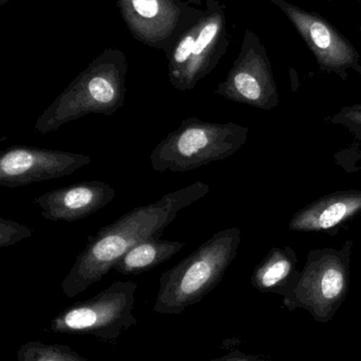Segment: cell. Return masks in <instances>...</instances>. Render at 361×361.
<instances>
[{
    "label": "cell",
    "instance_id": "cell-20",
    "mask_svg": "<svg viewBox=\"0 0 361 361\" xmlns=\"http://www.w3.org/2000/svg\"><path fill=\"white\" fill-rule=\"evenodd\" d=\"M6 1H8V0H0V4H4Z\"/></svg>",
    "mask_w": 361,
    "mask_h": 361
},
{
    "label": "cell",
    "instance_id": "cell-13",
    "mask_svg": "<svg viewBox=\"0 0 361 361\" xmlns=\"http://www.w3.org/2000/svg\"><path fill=\"white\" fill-rule=\"evenodd\" d=\"M118 4L134 36L155 47L170 38L182 16L175 0H118Z\"/></svg>",
    "mask_w": 361,
    "mask_h": 361
},
{
    "label": "cell",
    "instance_id": "cell-7",
    "mask_svg": "<svg viewBox=\"0 0 361 361\" xmlns=\"http://www.w3.org/2000/svg\"><path fill=\"white\" fill-rule=\"evenodd\" d=\"M216 94L256 109L271 111L279 105L277 85L262 46L247 34L243 48Z\"/></svg>",
    "mask_w": 361,
    "mask_h": 361
},
{
    "label": "cell",
    "instance_id": "cell-5",
    "mask_svg": "<svg viewBox=\"0 0 361 361\" xmlns=\"http://www.w3.org/2000/svg\"><path fill=\"white\" fill-rule=\"evenodd\" d=\"M354 243L348 240L341 247L316 248L307 261L283 305L290 311L304 310L316 322H331L349 292Z\"/></svg>",
    "mask_w": 361,
    "mask_h": 361
},
{
    "label": "cell",
    "instance_id": "cell-1",
    "mask_svg": "<svg viewBox=\"0 0 361 361\" xmlns=\"http://www.w3.org/2000/svg\"><path fill=\"white\" fill-rule=\"evenodd\" d=\"M211 191L201 180L163 195L158 201L138 206L102 227L88 238L76 257L61 288L68 298L85 292L99 282L134 246L148 239H159L178 212L205 197Z\"/></svg>",
    "mask_w": 361,
    "mask_h": 361
},
{
    "label": "cell",
    "instance_id": "cell-10",
    "mask_svg": "<svg viewBox=\"0 0 361 361\" xmlns=\"http://www.w3.org/2000/svg\"><path fill=\"white\" fill-rule=\"evenodd\" d=\"M116 190L103 180H83L47 191L34 199L42 218L54 222H74L107 206Z\"/></svg>",
    "mask_w": 361,
    "mask_h": 361
},
{
    "label": "cell",
    "instance_id": "cell-14",
    "mask_svg": "<svg viewBox=\"0 0 361 361\" xmlns=\"http://www.w3.org/2000/svg\"><path fill=\"white\" fill-rule=\"evenodd\" d=\"M294 248L273 247L259 263L251 276V284L261 293L284 297L294 286L300 271Z\"/></svg>",
    "mask_w": 361,
    "mask_h": 361
},
{
    "label": "cell",
    "instance_id": "cell-6",
    "mask_svg": "<svg viewBox=\"0 0 361 361\" xmlns=\"http://www.w3.org/2000/svg\"><path fill=\"white\" fill-rule=\"evenodd\" d=\"M137 288L134 281H114L93 298L64 310L51 322V331L89 335L106 343L118 341L137 324L133 314Z\"/></svg>",
    "mask_w": 361,
    "mask_h": 361
},
{
    "label": "cell",
    "instance_id": "cell-17",
    "mask_svg": "<svg viewBox=\"0 0 361 361\" xmlns=\"http://www.w3.org/2000/svg\"><path fill=\"white\" fill-rule=\"evenodd\" d=\"M324 121L345 127L354 139L361 142V104L345 106L336 114L328 116Z\"/></svg>",
    "mask_w": 361,
    "mask_h": 361
},
{
    "label": "cell",
    "instance_id": "cell-18",
    "mask_svg": "<svg viewBox=\"0 0 361 361\" xmlns=\"http://www.w3.org/2000/svg\"><path fill=\"white\" fill-rule=\"evenodd\" d=\"M33 231L25 225L10 219L0 218V247L15 245L23 240L32 237Z\"/></svg>",
    "mask_w": 361,
    "mask_h": 361
},
{
    "label": "cell",
    "instance_id": "cell-11",
    "mask_svg": "<svg viewBox=\"0 0 361 361\" xmlns=\"http://www.w3.org/2000/svg\"><path fill=\"white\" fill-rule=\"evenodd\" d=\"M361 214V189L339 190L324 195L301 208L288 228L302 233L335 235L339 227Z\"/></svg>",
    "mask_w": 361,
    "mask_h": 361
},
{
    "label": "cell",
    "instance_id": "cell-4",
    "mask_svg": "<svg viewBox=\"0 0 361 361\" xmlns=\"http://www.w3.org/2000/svg\"><path fill=\"white\" fill-rule=\"evenodd\" d=\"M249 131L237 123L186 118L155 147L150 165L157 173H189L237 154L247 142Z\"/></svg>",
    "mask_w": 361,
    "mask_h": 361
},
{
    "label": "cell",
    "instance_id": "cell-9",
    "mask_svg": "<svg viewBox=\"0 0 361 361\" xmlns=\"http://www.w3.org/2000/svg\"><path fill=\"white\" fill-rule=\"evenodd\" d=\"M288 17L317 59L322 70L343 78L348 70L360 73V54L332 25L319 15L307 12L285 0H271Z\"/></svg>",
    "mask_w": 361,
    "mask_h": 361
},
{
    "label": "cell",
    "instance_id": "cell-8",
    "mask_svg": "<svg viewBox=\"0 0 361 361\" xmlns=\"http://www.w3.org/2000/svg\"><path fill=\"white\" fill-rule=\"evenodd\" d=\"M85 154L30 146H11L0 152V185L8 188L59 179L87 166Z\"/></svg>",
    "mask_w": 361,
    "mask_h": 361
},
{
    "label": "cell",
    "instance_id": "cell-16",
    "mask_svg": "<svg viewBox=\"0 0 361 361\" xmlns=\"http://www.w3.org/2000/svg\"><path fill=\"white\" fill-rule=\"evenodd\" d=\"M16 361H88L70 347L30 341L21 345Z\"/></svg>",
    "mask_w": 361,
    "mask_h": 361
},
{
    "label": "cell",
    "instance_id": "cell-19",
    "mask_svg": "<svg viewBox=\"0 0 361 361\" xmlns=\"http://www.w3.org/2000/svg\"><path fill=\"white\" fill-rule=\"evenodd\" d=\"M210 361H271L261 360V358L254 357V356L243 355V354H230V355L224 356V357L216 358V360Z\"/></svg>",
    "mask_w": 361,
    "mask_h": 361
},
{
    "label": "cell",
    "instance_id": "cell-12",
    "mask_svg": "<svg viewBox=\"0 0 361 361\" xmlns=\"http://www.w3.org/2000/svg\"><path fill=\"white\" fill-rule=\"evenodd\" d=\"M225 33V17L220 6L209 8L199 18V33L192 54L179 75L171 82L178 91L193 90L199 80L215 68L223 54L220 46Z\"/></svg>",
    "mask_w": 361,
    "mask_h": 361
},
{
    "label": "cell",
    "instance_id": "cell-15",
    "mask_svg": "<svg viewBox=\"0 0 361 361\" xmlns=\"http://www.w3.org/2000/svg\"><path fill=\"white\" fill-rule=\"evenodd\" d=\"M184 246V242L160 238L146 240L129 250L114 269L122 275H139L173 258Z\"/></svg>",
    "mask_w": 361,
    "mask_h": 361
},
{
    "label": "cell",
    "instance_id": "cell-2",
    "mask_svg": "<svg viewBox=\"0 0 361 361\" xmlns=\"http://www.w3.org/2000/svg\"><path fill=\"white\" fill-rule=\"evenodd\" d=\"M127 70L122 51H104L40 114L34 133H53L88 114H116L125 103Z\"/></svg>",
    "mask_w": 361,
    "mask_h": 361
},
{
    "label": "cell",
    "instance_id": "cell-3",
    "mask_svg": "<svg viewBox=\"0 0 361 361\" xmlns=\"http://www.w3.org/2000/svg\"><path fill=\"white\" fill-rule=\"evenodd\" d=\"M241 241L239 227L218 231L162 274L154 312L161 315H179L203 300L222 281L237 257Z\"/></svg>",
    "mask_w": 361,
    "mask_h": 361
}]
</instances>
